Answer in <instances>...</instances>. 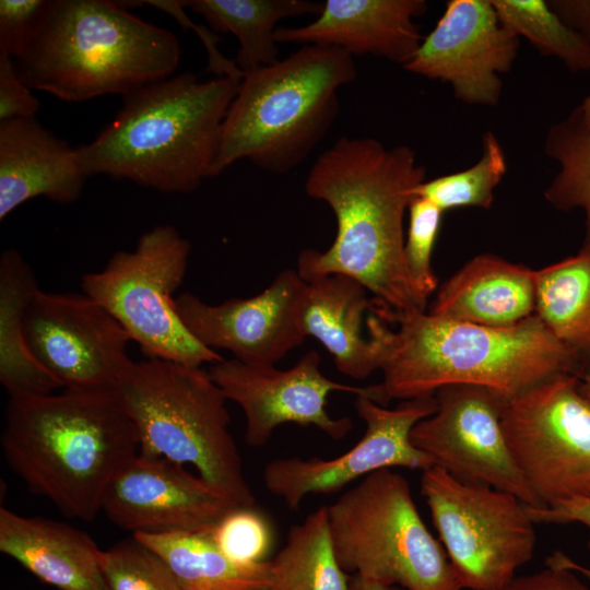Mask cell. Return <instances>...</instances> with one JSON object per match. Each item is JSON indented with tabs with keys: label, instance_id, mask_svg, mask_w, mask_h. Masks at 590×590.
Masks as SVG:
<instances>
[{
	"label": "cell",
	"instance_id": "obj_1",
	"mask_svg": "<svg viewBox=\"0 0 590 590\" xmlns=\"http://www.w3.org/2000/svg\"><path fill=\"white\" fill-rule=\"evenodd\" d=\"M426 169L409 145L386 148L373 138L341 137L310 167L306 193L326 202L337 235L324 251L304 249L297 273L305 281L344 274L358 281L389 311H426L425 297L404 257V215Z\"/></svg>",
	"mask_w": 590,
	"mask_h": 590
},
{
	"label": "cell",
	"instance_id": "obj_2",
	"mask_svg": "<svg viewBox=\"0 0 590 590\" xmlns=\"http://www.w3.org/2000/svg\"><path fill=\"white\" fill-rule=\"evenodd\" d=\"M367 318L384 379L377 403L434 396L456 384L494 389L507 399L560 375L580 377L576 355L534 314L508 328H489L435 317L393 312L373 302Z\"/></svg>",
	"mask_w": 590,
	"mask_h": 590
},
{
	"label": "cell",
	"instance_id": "obj_3",
	"mask_svg": "<svg viewBox=\"0 0 590 590\" xmlns=\"http://www.w3.org/2000/svg\"><path fill=\"white\" fill-rule=\"evenodd\" d=\"M1 448L12 472L64 516L93 520L105 491L140 449L115 391L12 396Z\"/></svg>",
	"mask_w": 590,
	"mask_h": 590
},
{
	"label": "cell",
	"instance_id": "obj_4",
	"mask_svg": "<svg viewBox=\"0 0 590 590\" xmlns=\"http://www.w3.org/2000/svg\"><path fill=\"white\" fill-rule=\"evenodd\" d=\"M241 80L173 75L122 96L114 120L75 148L88 175L190 193L210 177L222 126Z\"/></svg>",
	"mask_w": 590,
	"mask_h": 590
},
{
	"label": "cell",
	"instance_id": "obj_5",
	"mask_svg": "<svg viewBox=\"0 0 590 590\" xmlns=\"http://www.w3.org/2000/svg\"><path fill=\"white\" fill-rule=\"evenodd\" d=\"M180 43L120 1L47 0L15 64L32 90L66 102L127 95L177 71Z\"/></svg>",
	"mask_w": 590,
	"mask_h": 590
},
{
	"label": "cell",
	"instance_id": "obj_6",
	"mask_svg": "<svg viewBox=\"0 0 590 590\" xmlns=\"http://www.w3.org/2000/svg\"><path fill=\"white\" fill-rule=\"evenodd\" d=\"M356 76L354 58L324 45H303L246 74L225 116L210 177L241 158L274 174L297 167L331 129L339 90Z\"/></svg>",
	"mask_w": 590,
	"mask_h": 590
},
{
	"label": "cell",
	"instance_id": "obj_7",
	"mask_svg": "<svg viewBox=\"0 0 590 590\" xmlns=\"http://www.w3.org/2000/svg\"><path fill=\"white\" fill-rule=\"evenodd\" d=\"M115 392L137 428L140 452L189 464L236 506H253L227 399L209 371L146 358L132 363Z\"/></svg>",
	"mask_w": 590,
	"mask_h": 590
},
{
	"label": "cell",
	"instance_id": "obj_8",
	"mask_svg": "<svg viewBox=\"0 0 590 590\" xmlns=\"http://www.w3.org/2000/svg\"><path fill=\"white\" fill-rule=\"evenodd\" d=\"M329 531L346 573L403 590H461L441 543L427 529L409 481L374 472L327 506Z\"/></svg>",
	"mask_w": 590,
	"mask_h": 590
},
{
	"label": "cell",
	"instance_id": "obj_9",
	"mask_svg": "<svg viewBox=\"0 0 590 590\" xmlns=\"http://www.w3.org/2000/svg\"><path fill=\"white\" fill-rule=\"evenodd\" d=\"M191 245L170 224L144 232L132 250H118L81 278L82 293L103 306L148 359L201 367L223 359L197 341L173 297L186 276Z\"/></svg>",
	"mask_w": 590,
	"mask_h": 590
},
{
	"label": "cell",
	"instance_id": "obj_10",
	"mask_svg": "<svg viewBox=\"0 0 590 590\" xmlns=\"http://www.w3.org/2000/svg\"><path fill=\"white\" fill-rule=\"evenodd\" d=\"M421 493L462 589L498 590L532 559L534 523L514 494L437 467L422 472Z\"/></svg>",
	"mask_w": 590,
	"mask_h": 590
},
{
	"label": "cell",
	"instance_id": "obj_11",
	"mask_svg": "<svg viewBox=\"0 0 590 590\" xmlns=\"http://www.w3.org/2000/svg\"><path fill=\"white\" fill-rule=\"evenodd\" d=\"M502 425L540 506L590 496V401L560 375L508 400Z\"/></svg>",
	"mask_w": 590,
	"mask_h": 590
},
{
	"label": "cell",
	"instance_id": "obj_12",
	"mask_svg": "<svg viewBox=\"0 0 590 590\" xmlns=\"http://www.w3.org/2000/svg\"><path fill=\"white\" fill-rule=\"evenodd\" d=\"M24 331L33 357L62 389L116 391L133 363L128 332L84 293L39 288L26 308Z\"/></svg>",
	"mask_w": 590,
	"mask_h": 590
},
{
	"label": "cell",
	"instance_id": "obj_13",
	"mask_svg": "<svg viewBox=\"0 0 590 590\" xmlns=\"http://www.w3.org/2000/svg\"><path fill=\"white\" fill-rule=\"evenodd\" d=\"M437 410L415 424L412 444L455 479L540 504L507 444L502 417L509 399L488 387L456 384L435 392Z\"/></svg>",
	"mask_w": 590,
	"mask_h": 590
},
{
	"label": "cell",
	"instance_id": "obj_14",
	"mask_svg": "<svg viewBox=\"0 0 590 590\" xmlns=\"http://www.w3.org/2000/svg\"><path fill=\"white\" fill-rule=\"evenodd\" d=\"M355 410L365 422L362 438L334 458H279L263 469V483L290 509L312 494L335 493L367 475L393 468L421 470L434 467L432 459L411 441L416 423L437 410L435 396L402 400L388 409L366 396H356Z\"/></svg>",
	"mask_w": 590,
	"mask_h": 590
},
{
	"label": "cell",
	"instance_id": "obj_15",
	"mask_svg": "<svg viewBox=\"0 0 590 590\" xmlns=\"http://www.w3.org/2000/svg\"><path fill=\"white\" fill-rule=\"evenodd\" d=\"M319 365L320 355L311 350L285 370L223 358L208 371L225 398L241 408L247 445L262 447L286 423L315 426L332 439L344 438L352 429V421L329 414L327 400L331 392L366 396L377 402L376 385L357 387L337 382L327 378Z\"/></svg>",
	"mask_w": 590,
	"mask_h": 590
},
{
	"label": "cell",
	"instance_id": "obj_16",
	"mask_svg": "<svg viewBox=\"0 0 590 590\" xmlns=\"http://www.w3.org/2000/svg\"><path fill=\"white\" fill-rule=\"evenodd\" d=\"M519 39L500 22L491 0H450L403 68L448 83L463 103L495 106L500 75L511 69Z\"/></svg>",
	"mask_w": 590,
	"mask_h": 590
},
{
	"label": "cell",
	"instance_id": "obj_17",
	"mask_svg": "<svg viewBox=\"0 0 590 590\" xmlns=\"http://www.w3.org/2000/svg\"><path fill=\"white\" fill-rule=\"evenodd\" d=\"M307 283L297 271L283 270L261 293L210 305L185 292L175 299L178 316L202 345L229 351L255 366L274 365L306 339L302 311Z\"/></svg>",
	"mask_w": 590,
	"mask_h": 590
},
{
	"label": "cell",
	"instance_id": "obj_18",
	"mask_svg": "<svg viewBox=\"0 0 590 590\" xmlns=\"http://www.w3.org/2000/svg\"><path fill=\"white\" fill-rule=\"evenodd\" d=\"M232 500L185 465L138 452L108 484L102 510L132 534L211 530Z\"/></svg>",
	"mask_w": 590,
	"mask_h": 590
},
{
	"label": "cell",
	"instance_id": "obj_19",
	"mask_svg": "<svg viewBox=\"0 0 590 590\" xmlns=\"http://www.w3.org/2000/svg\"><path fill=\"white\" fill-rule=\"evenodd\" d=\"M424 0H327L317 17L299 27H279L276 43L332 46L354 56L370 55L404 67L423 36L415 19Z\"/></svg>",
	"mask_w": 590,
	"mask_h": 590
},
{
	"label": "cell",
	"instance_id": "obj_20",
	"mask_svg": "<svg viewBox=\"0 0 590 590\" xmlns=\"http://www.w3.org/2000/svg\"><path fill=\"white\" fill-rule=\"evenodd\" d=\"M88 175L75 149L35 118L0 121V220L24 202L45 197L78 200Z\"/></svg>",
	"mask_w": 590,
	"mask_h": 590
},
{
	"label": "cell",
	"instance_id": "obj_21",
	"mask_svg": "<svg viewBox=\"0 0 590 590\" xmlns=\"http://www.w3.org/2000/svg\"><path fill=\"white\" fill-rule=\"evenodd\" d=\"M535 270L483 253L439 287L427 312L452 321L508 328L535 314Z\"/></svg>",
	"mask_w": 590,
	"mask_h": 590
},
{
	"label": "cell",
	"instance_id": "obj_22",
	"mask_svg": "<svg viewBox=\"0 0 590 590\" xmlns=\"http://www.w3.org/2000/svg\"><path fill=\"white\" fill-rule=\"evenodd\" d=\"M0 552L60 590H106L99 552L84 531L0 508Z\"/></svg>",
	"mask_w": 590,
	"mask_h": 590
},
{
	"label": "cell",
	"instance_id": "obj_23",
	"mask_svg": "<svg viewBox=\"0 0 590 590\" xmlns=\"http://www.w3.org/2000/svg\"><path fill=\"white\" fill-rule=\"evenodd\" d=\"M307 283L300 326L333 356L337 369L364 379L380 369L376 343L362 335L363 317L371 310L366 288L344 274H328Z\"/></svg>",
	"mask_w": 590,
	"mask_h": 590
},
{
	"label": "cell",
	"instance_id": "obj_24",
	"mask_svg": "<svg viewBox=\"0 0 590 590\" xmlns=\"http://www.w3.org/2000/svg\"><path fill=\"white\" fill-rule=\"evenodd\" d=\"M39 290L33 270L13 248L0 257V382L10 397L62 388L33 357L24 331L26 308Z\"/></svg>",
	"mask_w": 590,
	"mask_h": 590
},
{
	"label": "cell",
	"instance_id": "obj_25",
	"mask_svg": "<svg viewBox=\"0 0 590 590\" xmlns=\"http://www.w3.org/2000/svg\"><path fill=\"white\" fill-rule=\"evenodd\" d=\"M535 315L586 373L590 369V224L576 255L535 270Z\"/></svg>",
	"mask_w": 590,
	"mask_h": 590
},
{
	"label": "cell",
	"instance_id": "obj_26",
	"mask_svg": "<svg viewBox=\"0 0 590 590\" xmlns=\"http://www.w3.org/2000/svg\"><path fill=\"white\" fill-rule=\"evenodd\" d=\"M185 8L201 15L214 32L231 33L239 43L234 60L244 75L280 60L276 23L283 19L321 12L309 0H189Z\"/></svg>",
	"mask_w": 590,
	"mask_h": 590
},
{
	"label": "cell",
	"instance_id": "obj_27",
	"mask_svg": "<svg viewBox=\"0 0 590 590\" xmlns=\"http://www.w3.org/2000/svg\"><path fill=\"white\" fill-rule=\"evenodd\" d=\"M132 535L164 559L182 590H269V560L236 563L209 531Z\"/></svg>",
	"mask_w": 590,
	"mask_h": 590
},
{
	"label": "cell",
	"instance_id": "obj_28",
	"mask_svg": "<svg viewBox=\"0 0 590 590\" xmlns=\"http://www.w3.org/2000/svg\"><path fill=\"white\" fill-rule=\"evenodd\" d=\"M270 562L269 590H350L331 541L327 506L291 528Z\"/></svg>",
	"mask_w": 590,
	"mask_h": 590
},
{
	"label": "cell",
	"instance_id": "obj_29",
	"mask_svg": "<svg viewBox=\"0 0 590 590\" xmlns=\"http://www.w3.org/2000/svg\"><path fill=\"white\" fill-rule=\"evenodd\" d=\"M544 151L559 164L544 192L545 200L560 211L582 210L586 224H590V128L578 106L550 127Z\"/></svg>",
	"mask_w": 590,
	"mask_h": 590
},
{
	"label": "cell",
	"instance_id": "obj_30",
	"mask_svg": "<svg viewBox=\"0 0 590 590\" xmlns=\"http://www.w3.org/2000/svg\"><path fill=\"white\" fill-rule=\"evenodd\" d=\"M500 22L540 54L570 71H590V43L569 28L544 0H491Z\"/></svg>",
	"mask_w": 590,
	"mask_h": 590
},
{
	"label": "cell",
	"instance_id": "obj_31",
	"mask_svg": "<svg viewBox=\"0 0 590 590\" xmlns=\"http://www.w3.org/2000/svg\"><path fill=\"white\" fill-rule=\"evenodd\" d=\"M479 161L467 169L424 180L413 194L428 200L442 212L458 208L489 209L494 190L507 172L505 152L492 131L483 135Z\"/></svg>",
	"mask_w": 590,
	"mask_h": 590
},
{
	"label": "cell",
	"instance_id": "obj_32",
	"mask_svg": "<svg viewBox=\"0 0 590 590\" xmlns=\"http://www.w3.org/2000/svg\"><path fill=\"white\" fill-rule=\"evenodd\" d=\"M98 560L106 590H182L164 559L133 535L101 550Z\"/></svg>",
	"mask_w": 590,
	"mask_h": 590
},
{
	"label": "cell",
	"instance_id": "obj_33",
	"mask_svg": "<svg viewBox=\"0 0 590 590\" xmlns=\"http://www.w3.org/2000/svg\"><path fill=\"white\" fill-rule=\"evenodd\" d=\"M209 533L225 556L244 565L266 562L272 544L268 521L252 507L233 508Z\"/></svg>",
	"mask_w": 590,
	"mask_h": 590
},
{
	"label": "cell",
	"instance_id": "obj_34",
	"mask_svg": "<svg viewBox=\"0 0 590 590\" xmlns=\"http://www.w3.org/2000/svg\"><path fill=\"white\" fill-rule=\"evenodd\" d=\"M404 257L409 272L425 297L437 287L432 255L438 237L442 211L426 199L414 196L410 202Z\"/></svg>",
	"mask_w": 590,
	"mask_h": 590
},
{
	"label": "cell",
	"instance_id": "obj_35",
	"mask_svg": "<svg viewBox=\"0 0 590 590\" xmlns=\"http://www.w3.org/2000/svg\"><path fill=\"white\" fill-rule=\"evenodd\" d=\"M47 0L0 1V52L14 60L24 51Z\"/></svg>",
	"mask_w": 590,
	"mask_h": 590
},
{
	"label": "cell",
	"instance_id": "obj_36",
	"mask_svg": "<svg viewBox=\"0 0 590 590\" xmlns=\"http://www.w3.org/2000/svg\"><path fill=\"white\" fill-rule=\"evenodd\" d=\"M20 78L14 59L0 52V121L35 118L40 102Z\"/></svg>",
	"mask_w": 590,
	"mask_h": 590
},
{
	"label": "cell",
	"instance_id": "obj_37",
	"mask_svg": "<svg viewBox=\"0 0 590 590\" xmlns=\"http://www.w3.org/2000/svg\"><path fill=\"white\" fill-rule=\"evenodd\" d=\"M145 4L154 7L175 17L182 27H191L202 40L208 54V72H213L216 76H227L243 80L244 73L238 69L234 60L225 58L217 49L221 37L204 26L196 25L184 12L182 1L150 0Z\"/></svg>",
	"mask_w": 590,
	"mask_h": 590
},
{
	"label": "cell",
	"instance_id": "obj_38",
	"mask_svg": "<svg viewBox=\"0 0 590 590\" xmlns=\"http://www.w3.org/2000/svg\"><path fill=\"white\" fill-rule=\"evenodd\" d=\"M527 514L534 524L581 523L590 530V496L558 502L548 506H526ZM590 550V540L588 543ZM563 565L590 579V569L566 556Z\"/></svg>",
	"mask_w": 590,
	"mask_h": 590
},
{
	"label": "cell",
	"instance_id": "obj_39",
	"mask_svg": "<svg viewBox=\"0 0 590 590\" xmlns=\"http://www.w3.org/2000/svg\"><path fill=\"white\" fill-rule=\"evenodd\" d=\"M545 566L536 573L516 576L498 590H590L576 571L552 564Z\"/></svg>",
	"mask_w": 590,
	"mask_h": 590
},
{
	"label": "cell",
	"instance_id": "obj_40",
	"mask_svg": "<svg viewBox=\"0 0 590 590\" xmlns=\"http://www.w3.org/2000/svg\"><path fill=\"white\" fill-rule=\"evenodd\" d=\"M558 17L590 43V0L547 1Z\"/></svg>",
	"mask_w": 590,
	"mask_h": 590
},
{
	"label": "cell",
	"instance_id": "obj_41",
	"mask_svg": "<svg viewBox=\"0 0 590 590\" xmlns=\"http://www.w3.org/2000/svg\"><path fill=\"white\" fill-rule=\"evenodd\" d=\"M350 590H403L396 586H387L379 582L364 579L353 575L350 579Z\"/></svg>",
	"mask_w": 590,
	"mask_h": 590
},
{
	"label": "cell",
	"instance_id": "obj_42",
	"mask_svg": "<svg viewBox=\"0 0 590 590\" xmlns=\"http://www.w3.org/2000/svg\"><path fill=\"white\" fill-rule=\"evenodd\" d=\"M579 390L590 401V369L579 377Z\"/></svg>",
	"mask_w": 590,
	"mask_h": 590
},
{
	"label": "cell",
	"instance_id": "obj_43",
	"mask_svg": "<svg viewBox=\"0 0 590 590\" xmlns=\"http://www.w3.org/2000/svg\"><path fill=\"white\" fill-rule=\"evenodd\" d=\"M578 107L583 122L590 128V92Z\"/></svg>",
	"mask_w": 590,
	"mask_h": 590
}]
</instances>
